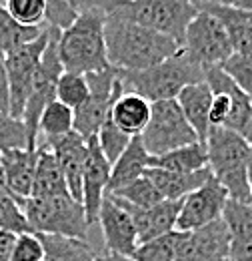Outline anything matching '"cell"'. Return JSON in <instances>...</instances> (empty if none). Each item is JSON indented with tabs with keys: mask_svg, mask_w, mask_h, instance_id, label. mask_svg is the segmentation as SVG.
<instances>
[{
	"mask_svg": "<svg viewBox=\"0 0 252 261\" xmlns=\"http://www.w3.org/2000/svg\"><path fill=\"white\" fill-rule=\"evenodd\" d=\"M48 149L54 153L56 161L62 169L66 187L72 199H82V173L88 157V141H84L76 130H70L62 137L48 139Z\"/></svg>",
	"mask_w": 252,
	"mask_h": 261,
	"instance_id": "obj_15",
	"label": "cell"
},
{
	"mask_svg": "<svg viewBox=\"0 0 252 261\" xmlns=\"http://www.w3.org/2000/svg\"><path fill=\"white\" fill-rule=\"evenodd\" d=\"M198 8L192 0H126L112 14L170 36L182 48L184 34Z\"/></svg>",
	"mask_w": 252,
	"mask_h": 261,
	"instance_id": "obj_5",
	"label": "cell"
},
{
	"mask_svg": "<svg viewBox=\"0 0 252 261\" xmlns=\"http://www.w3.org/2000/svg\"><path fill=\"white\" fill-rule=\"evenodd\" d=\"M8 14L24 27H42L46 0H4Z\"/></svg>",
	"mask_w": 252,
	"mask_h": 261,
	"instance_id": "obj_35",
	"label": "cell"
},
{
	"mask_svg": "<svg viewBox=\"0 0 252 261\" xmlns=\"http://www.w3.org/2000/svg\"><path fill=\"white\" fill-rule=\"evenodd\" d=\"M104 257H106V261H134L132 257H120V255H108V253H106Z\"/></svg>",
	"mask_w": 252,
	"mask_h": 261,
	"instance_id": "obj_45",
	"label": "cell"
},
{
	"mask_svg": "<svg viewBox=\"0 0 252 261\" xmlns=\"http://www.w3.org/2000/svg\"><path fill=\"white\" fill-rule=\"evenodd\" d=\"M78 12H86V10H98L104 14H110L114 8L122 6L126 0H68Z\"/></svg>",
	"mask_w": 252,
	"mask_h": 261,
	"instance_id": "obj_40",
	"label": "cell"
},
{
	"mask_svg": "<svg viewBox=\"0 0 252 261\" xmlns=\"http://www.w3.org/2000/svg\"><path fill=\"white\" fill-rule=\"evenodd\" d=\"M44 261H48V259H44Z\"/></svg>",
	"mask_w": 252,
	"mask_h": 261,
	"instance_id": "obj_48",
	"label": "cell"
},
{
	"mask_svg": "<svg viewBox=\"0 0 252 261\" xmlns=\"http://www.w3.org/2000/svg\"><path fill=\"white\" fill-rule=\"evenodd\" d=\"M0 111L8 113V81H6V50L0 44Z\"/></svg>",
	"mask_w": 252,
	"mask_h": 261,
	"instance_id": "obj_41",
	"label": "cell"
},
{
	"mask_svg": "<svg viewBox=\"0 0 252 261\" xmlns=\"http://www.w3.org/2000/svg\"><path fill=\"white\" fill-rule=\"evenodd\" d=\"M228 247L230 233L220 217L206 227L190 231L174 261H224L228 259Z\"/></svg>",
	"mask_w": 252,
	"mask_h": 261,
	"instance_id": "obj_16",
	"label": "cell"
},
{
	"mask_svg": "<svg viewBox=\"0 0 252 261\" xmlns=\"http://www.w3.org/2000/svg\"><path fill=\"white\" fill-rule=\"evenodd\" d=\"M150 167L152 169H164L172 173H196L200 169L208 167V155L206 147L202 143H192L184 145L180 149H174L170 153L150 157Z\"/></svg>",
	"mask_w": 252,
	"mask_h": 261,
	"instance_id": "obj_26",
	"label": "cell"
},
{
	"mask_svg": "<svg viewBox=\"0 0 252 261\" xmlns=\"http://www.w3.org/2000/svg\"><path fill=\"white\" fill-rule=\"evenodd\" d=\"M176 102L180 105L186 121L194 133L198 135V141L204 145L208 130H210V105H212V91L206 85V81L188 85L180 91V95L176 97Z\"/></svg>",
	"mask_w": 252,
	"mask_h": 261,
	"instance_id": "obj_21",
	"label": "cell"
},
{
	"mask_svg": "<svg viewBox=\"0 0 252 261\" xmlns=\"http://www.w3.org/2000/svg\"><path fill=\"white\" fill-rule=\"evenodd\" d=\"M98 223L102 229L104 245L108 255H120V257H132V253L138 247V235L130 213L124 205L114 195L104 197L98 213Z\"/></svg>",
	"mask_w": 252,
	"mask_h": 261,
	"instance_id": "obj_13",
	"label": "cell"
},
{
	"mask_svg": "<svg viewBox=\"0 0 252 261\" xmlns=\"http://www.w3.org/2000/svg\"><path fill=\"white\" fill-rule=\"evenodd\" d=\"M16 235L10 231H0V261L12 259V247H14Z\"/></svg>",
	"mask_w": 252,
	"mask_h": 261,
	"instance_id": "obj_42",
	"label": "cell"
},
{
	"mask_svg": "<svg viewBox=\"0 0 252 261\" xmlns=\"http://www.w3.org/2000/svg\"><path fill=\"white\" fill-rule=\"evenodd\" d=\"M198 10H204L212 14L222 29L226 31L228 42L232 46L234 55H250L252 53V12L232 8V6H222L212 2H194Z\"/></svg>",
	"mask_w": 252,
	"mask_h": 261,
	"instance_id": "obj_19",
	"label": "cell"
},
{
	"mask_svg": "<svg viewBox=\"0 0 252 261\" xmlns=\"http://www.w3.org/2000/svg\"><path fill=\"white\" fill-rule=\"evenodd\" d=\"M222 219L230 233V261H252V205L228 199Z\"/></svg>",
	"mask_w": 252,
	"mask_h": 261,
	"instance_id": "obj_20",
	"label": "cell"
},
{
	"mask_svg": "<svg viewBox=\"0 0 252 261\" xmlns=\"http://www.w3.org/2000/svg\"><path fill=\"white\" fill-rule=\"evenodd\" d=\"M224 261H230V259H224Z\"/></svg>",
	"mask_w": 252,
	"mask_h": 261,
	"instance_id": "obj_47",
	"label": "cell"
},
{
	"mask_svg": "<svg viewBox=\"0 0 252 261\" xmlns=\"http://www.w3.org/2000/svg\"><path fill=\"white\" fill-rule=\"evenodd\" d=\"M148 167H150V155L146 153V149L140 141V135L132 137L130 143L126 145V149L122 151V155L110 165L108 193H114L126 185L134 183L136 179H140L146 173Z\"/></svg>",
	"mask_w": 252,
	"mask_h": 261,
	"instance_id": "obj_22",
	"label": "cell"
},
{
	"mask_svg": "<svg viewBox=\"0 0 252 261\" xmlns=\"http://www.w3.org/2000/svg\"><path fill=\"white\" fill-rule=\"evenodd\" d=\"M68 187L62 175V169L56 161L54 153L48 149L46 143L38 145V163L34 171L30 197L34 199H48V197H66Z\"/></svg>",
	"mask_w": 252,
	"mask_h": 261,
	"instance_id": "obj_23",
	"label": "cell"
},
{
	"mask_svg": "<svg viewBox=\"0 0 252 261\" xmlns=\"http://www.w3.org/2000/svg\"><path fill=\"white\" fill-rule=\"evenodd\" d=\"M88 98V83L86 74L76 72H62L56 83V100L76 111Z\"/></svg>",
	"mask_w": 252,
	"mask_h": 261,
	"instance_id": "obj_33",
	"label": "cell"
},
{
	"mask_svg": "<svg viewBox=\"0 0 252 261\" xmlns=\"http://www.w3.org/2000/svg\"><path fill=\"white\" fill-rule=\"evenodd\" d=\"M140 141L150 157L170 153L184 145L200 143L176 98L152 102L150 121L140 133Z\"/></svg>",
	"mask_w": 252,
	"mask_h": 261,
	"instance_id": "obj_8",
	"label": "cell"
},
{
	"mask_svg": "<svg viewBox=\"0 0 252 261\" xmlns=\"http://www.w3.org/2000/svg\"><path fill=\"white\" fill-rule=\"evenodd\" d=\"M22 211L26 215L32 233L86 239L90 229L82 203L70 195L48 199L28 197L22 201Z\"/></svg>",
	"mask_w": 252,
	"mask_h": 261,
	"instance_id": "obj_6",
	"label": "cell"
},
{
	"mask_svg": "<svg viewBox=\"0 0 252 261\" xmlns=\"http://www.w3.org/2000/svg\"><path fill=\"white\" fill-rule=\"evenodd\" d=\"M106 14L98 10L78 12L76 20L60 31L58 57L64 72L90 74L108 68L106 40H104Z\"/></svg>",
	"mask_w": 252,
	"mask_h": 261,
	"instance_id": "obj_4",
	"label": "cell"
},
{
	"mask_svg": "<svg viewBox=\"0 0 252 261\" xmlns=\"http://www.w3.org/2000/svg\"><path fill=\"white\" fill-rule=\"evenodd\" d=\"M70 130H74V111L62 105L60 100H52L40 115L38 135L42 133L48 141V139L62 137Z\"/></svg>",
	"mask_w": 252,
	"mask_h": 261,
	"instance_id": "obj_29",
	"label": "cell"
},
{
	"mask_svg": "<svg viewBox=\"0 0 252 261\" xmlns=\"http://www.w3.org/2000/svg\"><path fill=\"white\" fill-rule=\"evenodd\" d=\"M212 91L210 105V127H226L252 141V102L222 70L212 66L204 76Z\"/></svg>",
	"mask_w": 252,
	"mask_h": 261,
	"instance_id": "obj_7",
	"label": "cell"
},
{
	"mask_svg": "<svg viewBox=\"0 0 252 261\" xmlns=\"http://www.w3.org/2000/svg\"><path fill=\"white\" fill-rule=\"evenodd\" d=\"M110 195L118 197V199H122V201L134 205V207H140V209H148V207H152V205H158L160 201H166L164 197L160 195L156 185H154L146 175H142V177L136 179L134 183L126 185L122 189L110 193Z\"/></svg>",
	"mask_w": 252,
	"mask_h": 261,
	"instance_id": "obj_31",
	"label": "cell"
},
{
	"mask_svg": "<svg viewBox=\"0 0 252 261\" xmlns=\"http://www.w3.org/2000/svg\"><path fill=\"white\" fill-rule=\"evenodd\" d=\"M226 201H228L226 189L214 177H210L204 185H200L180 201L176 229L190 233L210 225L212 221L222 217Z\"/></svg>",
	"mask_w": 252,
	"mask_h": 261,
	"instance_id": "obj_12",
	"label": "cell"
},
{
	"mask_svg": "<svg viewBox=\"0 0 252 261\" xmlns=\"http://www.w3.org/2000/svg\"><path fill=\"white\" fill-rule=\"evenodd\" d=\"M248 187H250V205H252V141L248 151Z\"/></svg>",
	"mask_w": 252,
	"mask_h": 261,
	"instance_id": "obj_44",
	"label": "cell"
},
{
	"mask_svg": "<svg viewBox=\"0 0 252 261\" xmlns=\"http://www.w3.org/2000/svg\"><path fill=\"white\" fill-rule=\"evenodd\" d=\"M182 50L204 70L220 66L226 59L234 55L222 24L204 10H198L196 16L190 20Z\"/></svg>",
	"mask_w": 252,
	"mask_h": 261,
	"instance_id": "obj_11",
	"label": "cell"
},
{
	"mask_svg": "<svg viewBox=\"0 0 252 261\" xmlns=\"http://www.w3.org/2000/svg\"><path fill=\"white\" fill-rule=\"evenodd\" d=\"M44 245L36 233H20L14 239L12 259L10 261H44Z\"/></svg>",
	"mask_w": 252,
	"mask_h": 261,
	"instance_id": "obj_38",
	"label": "cell"
},
{
	"mask_svg": "<svg viewBox=\"0 0 252 261\" xmlns=\"http://www.w3.org/2000/svg\"><path fill=\"white\" fill-rule=\"evenodd\" d=\"M186 231H168L160 237H154L146 243H140L136 251L132 253L134 261H174L178 257L184 241H186Z\"/></svg>",
	"mask_w": 252,
	"mask_h": 261,
	"instance_id": "obj_28",
	"label": "cell"
},
{
	"mask_svg": "<svg viewBox=\"0 0 252 261\" xmlns=\"http://www.w3.org/2000/svg\"><path fill=\"white\" fill-rule=\"evenodd\" d=\"M160 191V195L166 201H180L184 197L192 193L194 189H198L200 185H204L212 173L210 169H200L196 173H172V171H164V169H152L148 167L144 173Z\"/></svg>",
	"mask_w": 252,
	"mask_h": 261,
	"instance_id": "obj_24",
	"label": "cell"
},
{
	"mask_svg": "<svg viewBox=\"0 0 252 261\" xmlns=\"http://www.w3.org/2000/svg\"><path fill=\"white\" fill-rule=\"evenodd\" d=\"M86 83L88 98L74 111V130L84 141L96 137L102 123L108 119L112 105L124 93L118 70L114 66L86 74Z\"/></svg>",
	"mask_w": 252,
	"mask_h": 261,
	"instance_id": "obj_9",
	"label": "cell"
},
{
	"mask_svg": "<svg viewBox=\"0 0 252 261\" xmlns=\"http://www.w3.org/2000/svg\"><path fill=\"white\" fill-rule=\"evenodd\" d=\"M44 29L46 27H24V24L16 22L8 14L4 4H0V44L6 53L16 48V46H22L26 42L36 40L40 34L44 33Z\"/></svg>",
	"mask_w": 252,
	"mask_h": 261,
	"instance_id": "obj_30",
	"label": "cell"
},
{
	"mask_svg": "<svg viewBox=\"0 0 252 261\" xmlns=\"http://www.w3.org/2000/svg\"><path fill=\"white\" fill-rule=\"evenodd\" d=\"M106 59L118 70H144L180 50V44L166 34L150 31L116 14H106L104 22Z\"/></svg>",
	"mask_w": 252,
	"mask_h": 261,
	"instance_id": "obj_1",
	"label": "cell"
},
{
	"mask_svg": "<svg viewBox=\"0 0 252 261\" xmlns=\"http://www.w3.org/2000/svg\"><path fill=\"white\" fill-rule=\"evenodd\" d=\"M220 68L252 102V53L250 55H232L230 59L222 63Z\"/></svg>",
	"mask_w": 252,
	"mask_h": 261,
	"instance_id": "obj_36",
	"label": "cell"
},
{
	"mask_svg": "<svg viewBox=\"0 0 252 261\" xmlns=\"http://www.w3.org/2000/svg\"><path fill=\"white\" fill-rule=\"evenodd\" d=\"M48 42V27L36 40L16 46L6 53V81H8V115L22 119L26 100L30 97L36 70L40 65L44 46Z\"/></svg>",
	"mask_w": 252,
	"mask_h": 261,
	"instance_id": "obj_10",
	"label": "cell"
},
{
	"mask_svg": "<svg viewBox=\"0 0 252 261\" xmlns=\"http://www.w3.org/2000/svg\"><path fill=\"white\" fill-rule=\"evenodd\" d=\"M108 181H110V163L100 151L96 137H92L88 139V157L82 173V199H80L88 225L98 223L100 205L108 193Z\"/></svg>",
	"mask_w": 252,
	"mask_h": 261,
	"instance_id": "obj_14",
	"label": "cell"
},
{
	"mask_svg": "<svg viewBox=\"0 0 252 261\" xmlns=\"http://www.w3.org/2000/svg\"><path fill=\"white\" fill-rule=\"evenodd\" d=\"M152 102L136 93H122L110 109V119L120 130L130 137H138L150 121Z\"/></svg>",
	"mask_w": 252,
	"mask_h": 261,
	"instance_id": "obj_25",
	"label": "cell"
},
{
	"mask_svg": "<svg viewBox=\"0 0 252 261\" xmlns=\"http://www.w3.org/2000/svg\"><path fill=\"white\" fill-rule=\"evenodd\" d=\"M118 76H120L124 93H136L150 102H158V100L176 98L184 87L204 81L206 70L196 65L180 48L174 57L150 68L118 70Z\"/></svg>",
	"mask_w": 252,
	"mask_h": 261,
	"instance_id": "obj_2",
	"label": "cell"
},
{
	"mask_svg": "<svg viewBox=\"0 0 252 261\" xmlns=\"http://www.w3.org/2000/svg\"><path fill=\"white\" fill-rule=\"evenodd\" d=\"M0 191H8V189H6V181H4V169H2V161H0Z\"/></svg>",
	"mask_w": 252,
	"mask_h": 261,
	"instance_id": "obj_46",
	"label": "cell"
},
{
	"mask_svg": "<svg viewBox=\"0 0 252 261\" xmlns=\"http://www.w3.org/2000/svg\"><path fill=\"white\" fill-rule=\"evenodd\" d=\"M22 147H28V130L24 123L0 111V153Z\"/></svg>",
	"mask_w": 252,
	"mask_h": 261,
	"instance_id": "obj_37",
	"label": "cell"
},
{
	"mask_svg": "<svg viewBox=\"0 0 252 261\" xmlns=\"http://www.w3.org/2000/svg\"><path fill=\"white\" fill-rule=\"evenodd\" d=\"M78 16V10L68 2V0H46V12H44V22L46 27L66 31Z\"/></svg>",
	"mask_w": 252,
	"mask_h": 261,
	"instance_id": "obj_39",
	"label": "cell"
},
{
	"mask_svg": "<svg viewBox=\"0 0 252 261\" xmlns=\"http://www.w3.org/2000/svg\"><path fill=\"white\" fill-rule=\"evenodd\" d=\"M0 161L4 169V181L6 189L18 201H24L30 197L34 171L38 163V147L36 149H8L0 153Z\"/></svg>",
	"mask_w": 252,
	"mask_h": 261,
	"instance_id": "obj_18",
	"label": "cell"
},
{
	"mask_svg": "<svg viewBox=\"0 0 252 261\" xmlns=\"http://www.w3.org/2000/svg\"><path fill=\"white\" fill-rule=\"evenodd\" d=\"M130 139H132L130 135H126L124 130H120L114 123H112L110 115H108V119L102 123V127H100L98 133H96L98 147H100V151L104 153L106 161H108L110 165L122 155V151L126 149V145L130 143Z\"/></svg>",
	"mask_w": 252,
	"mask_h": 261,
	"instance_id": "obj_34",
	"label": "cell"
},
{
	"mask_svg": "<svg viewBox=\"0 0 252 261\" xmlns=\"http://www.w3.org/2000/svg\"><path fill=\"white\" fill-rule=\"evenodd\" d=\"M44 245V253L48 261H96V251L86 239L60 237V235H44L36 233Z\"/></svg>",
	"mask_w": 252,
	"mask_h": 261,
	"instance_id": "obj_27",
	"label": "cell"
},
{
	"mask_svg": "<svg viewBox=\"0 0 252 261\" xmlns=\"http://www.w3.org/2000/svg\"><path fill=\"white\" fill-rule=\"evenodd\" d=\"M0 231H10L14 235L32 233L22 211V201L12 197L8 191H0Z\"/></svg>",
	"mask_w": 252,
	"mask_h": 261,
	"instance_id": "obj_32",
	"label": "cell"
},
{
	"mask_svg": "<svg viewBox=\"0 0 252 261\" xmlns=\"http://www.w3.org/2000/svg\"><path fill=\"white\" fill-rule=\"evenodd\" d=\"M208 169L226 189L228 199L250 205L248 187V151L250 141L226 127H210L204 141Z\"/></svg>",
	"mask_w": 252,
	"mask_h": 261,
	"instance_id": "obj_3",
	"label": "cell"
},
{
	"mask_svg": "<svg viewBox=\"0 0 252 261\" xmlns=\"http://www.w3.org/2000/svg\"><path fill=\"white\" fill-rule=\"evenodd\" d=\"M192 2H212V4L232 6V8H240V10L252 12V0H192Z\"/></svg>",
	"mask_w": 252,
	"mask_h": 261,
	"instance_id": "obj_43",
	"label": "cell"
},
{
	"mask_svg": "<svg viewBox=\"0 0 252 261\" xmlns=\"http://www.w3.org/2000/svg\"><path fill=\"white\" fill-rule=\"evenodd\" d=\"M118 201L124 205V209L130 213V217L134 221L136 235H138V245L176 229V219H178L182 199L180 201H160L158 205H152L148 209L134 207V205L126 203L122 199H118Z\"/></svg>",
	"mask_w": 252,
	"mask_h": 261,
	"instance_id": "obj_17",
	"label": "cell"
}]
</instances>
